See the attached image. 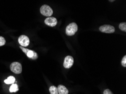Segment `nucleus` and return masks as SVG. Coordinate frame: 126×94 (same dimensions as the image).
Listing matches in <instances>:
<instances>
[{
	"instance_id": "1",
	"label": "nucleus",
	"mask_w": 126,
	"mask_h": 94,
	"mask_svg": "<svg viewBox=\"0 0 126 94\" xmlns=\"http://www.w3.org/2000/svg\"><path fill=\"white\" fill-rule=\"evenodd\" d=\"M78 25L75 23H72L67 26L66 28V33L67 36H72L75 34L78 31Z\"/></svg>"
},
{
	"instance_id": "2",
	"label": "nucleus",
	"mask_w": 126,
	"mask_h": 94,
	"mask_svg": "<svg viewBox=\"0 0 126 94\" xmlns=\"http://www.w3.org/2000/svg\"><path fill=\"white\" fill-rule=\"evenodd\" d=\"M20 48L22 49L23 52H24L27 56V57H29V58L33 59V60H36V59L38 58V55L36 52L31 50L30 49H26V48H24L22 46H20Z\"/></svg>"
},
{
	"instance_id": "3",
	"label": "nucleus",
	"mask_w": 126,
	"mask_h": 94,
	"mask_svg": "<svg viewBox=\"0 0 126 94\" xmlns=\"http://www.w3.org/2000/svg\"><path fill=\"white\" fill-rule=\"evenodd\" d=\"M40 13L42 15L46 16H50L53 15V11L52 9L48 5H44L40 8Z\"/></svg>"
},
{
	"instance_id": "4",
	"label": "nucleus",
	"mask_w": 126,
	"mask_h": 94,
	"mask_svg": "<svg viewBox=\"0 0 126 94\" xmlns=\"http://www.w3.org/2000/svg\"><path fill=\"white\" fill-rule=\"evenodd\" d=\"M10 69L15 74H20L22 71V65L18 62H13L10 65Z\"/></svg>"
},
{
	"instance_id": "5",
	"label": "nucleus",
	"mask_w": 126,
	"mask_h": 94,
	"mask_svg": "<svg viewBox=\"0 0 126 94\" xmlns=\"http://www.w3.org/2000/svg\"><path fill=\"white\" fill-rule=\"evenodd\" d=\"M99 29L101 32L106 33H112L115 32V28L111 25L105 24L101 26Z\"/></svg>"
},
{
	"instance_id": "6",
	"label": "nucleus",
	"mask_w": 126,
	"mask_h": 94,
	"mask_svg": "<svg viewBox=\"0 0 126 94\" xmlns=\"http://www.w3.org/2000/svg\"><path fill=\"white\" fill-rule=\"evenodd\" d=\"M19 43L22 47H27L30 44V39L25 35L20 36L18 38Z\"/></svg>"
},
{
	"instance_id": "7",
	"label": "nucleus",
	"mask_w": 126,
	"mask_h": 94,
	"mask_svg": "<svg viewBox=\"0 0 126 94\" xmlns=\"http://www.w3.org/2000/svg\"><path fill=\"white\" fill-rule=\"evenodd\" d=\"M74 58L71 56H67L64 60L63 67L66 69H68L71 67L74 64Z\"/></svg>"
},
{
	"instance_id": "8",
	"label": "nucleus",
	"mask_w": 126,
	"mask_h": 94,
	"mask_svg": "<svg viewBox=\"0 0 126 94\" xmlns=\"http://www.w3.org/2000/svg\"><path fill=\"white\" fill-rule=\"evenodd\" d=\"M45 23L48 26L54 27L57 24V20L54 17L49 16L48 18H46L45 20Z\"/></svg>"
},
{
	"instance_id": "9",
	"label": "nucleus",
	"mask_w": 126,
	"mask_h": 94,
	"mask_svg": "<svg viewBox=\"0 0 126 94\" xmlns=\"http://www.w3.org/2000/svg\"><path fill=\"white\" fill-rule=\"evenodd\" d=\"M57 90H58V94H68V90L63 85H59L57 87Z\"/></svg>"
},
{
	"instance_id": "10",
	"label": "nucleus",
	"mask_w": 126,
	"mask_h": 94,
	"mask_svg": "<svg viewBox=\"0 0 126 94\" xmlns=\"http://www.w3.org/2000/svg\"><path fill=\"white\" fill-rule=\"evenodd\" d=\"M15 82V78L13 76L9 77L6 80H5L4 81L5 83L7 84V85H9V84H13Z\"/></svg>"
},
{
	"instance_id": "11",
	"label": "nucleus",
	"mask_w": 126,
	"mask_h": 94,
	"mask_svg": "<svg viewBox=\"0 0 126 94\" xmlns=\"http://www.w3.org/2000/svg\"><path fill=\"white\" fill-rule=\"evenodd\" d=\"M19 90L18 86L16 84L13 83L12 85L11 86V87L9 89V91H10V93H15V92L18 91Z\"/></svg>"
},
{
	"instance_id": "12",
	"label": "nucleus",
	"mask_w": 126,
	"mask_h": 94,
	"mask_svg": "<svg viewBox=\"0 0 126 94\" xmlns=\"http://www.w3.org/2000/svg\"><path fill=\"white\" fill-rule=\"evenodd\" d=\"M49 91H50V94H58L57 88L54 86H51V87L49 88Z\"/></svg>"
},
{
	"instance_id": "13",
	"label": "nucleus",
	"mask_w": 126,
	"mask_h": 94,
	"mask_svg": "<svg viewBox=\"0 0 126 94\" xmlns=\"http://www.w3.org/2000/svg\"><path fill=\"white\" fill-rule=\"evenodd\" d=\"M119 28L122 31H124V32H126V22H123V23H121L119 24Z\"/></svg>"
},
{
	"instance_id": "14",
	"label": "nucleus",
	"mask_w": 126,
	"mask_h": 94,
	"mask_svg": "<svg viewBox=\"0 0 126 94\" xmlns=\"http://www.w3.org/2000/svg\"><path fill=\"white\" fill-rule=\"evenodd\" d=\"M6 41L5 39L3 37H1L0 36V46H3L5 45Z\"/></svg>"
},
{
	"instance_id": "15",
	"label": "nucleus",
	"mask_w": 126,
	"mask_h": 94,
	"mask_svg": "<svg viewBox=\"0 0 126 94\" xmlns=\"http://www.w3.org/2000/svg\"><path fill=\"white\" fill-rule=\"evenodd\" d=\"M121 63H122V66L124 67H126V55H125V56H123V59H122V60Z\"/></svg>"
},
{
	"instance_id": "16",
	"label": "nucleus",
	"mask_w": 126,
	"mask_h": 94,
	"mask_svg": "<svg viewBox=\"0 0 126 94\" xmlns=\"http://www.w3.org/2000/svg\"><path fill=\"white\" fill-rule=\"evenodd\" d=\"M104 94H113L109 89H106L104 91Z\"/></svg>"
},
{
	"instance_id": "17",
	"label": "nucleus",
	"mask_w": 126,
	"mask_h": 94,
	"mask_svg": "<svg viewBox=\"0 0 126 94\" xmlns=\"http://www.w3.org/2000/svg\"><path fill=\"white\" fill-rule=\"evenodd\" d=\"M110 2H114V1H115V0H109Z\"/></svg>"
}]
</instances>
